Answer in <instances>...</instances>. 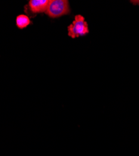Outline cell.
<instances>
[{"instance_id": "3957f363", "label": "cell", "mask_w": 139, "mask_h": 156, "mask_svg": "<svg viewBox=\"0 0 139 156\" xmlns=\"http://www.w3.org/2000/svg\"><path fill=\"white\" fill-rule=\"evenodd\" d=\"M49 2V0H30L29 8L33 13H42L46 12Z\"/></svg>"}, {"instance_id": "277c9868", "label": "cell", "mask_w": 139, "mask_h": 156, "mask_svg": "<svg viewBox=\"0 0 139 156\" xmlns=\"http://www.w3.org/2000/svg\"><path fill=\"white\" fill-rule=\"evenodd\" d=\"M16 24L19 29H24L27 28L31 24V21L29 17L25 15H20L16 17Z\"/></svg>"}, {"instance_id": "6da1fadb", "label": "cell", "mask_w": 139, "mask_h": 156, "mask_svg": "<svg viewBox=\"0 0 139 156\" xmlns=\"http://www.w3.org/2000/svg\"><path fill=\"white\" fill-rule=\"evenodd\" d=\"M70 12V8L67 0H50L45 13L50 18H57Z\"/></svg>"}, {"instance_id": "7a4b0ae2", "label": "cell", "mask_w": 139, "mask_h": 156, "mask_svg": "<svg viewBox=\"0 0 139 156\" xmlns=\"http://www.w3.org/2000/svg\"><path fill=\"white\" fill-rule=\"evenodd\" d=\"M89 33L88 24L83 16L79 15L75 17V20L68 27V35L71 38L83 36Z\"/></svg>"}]
</instances>
